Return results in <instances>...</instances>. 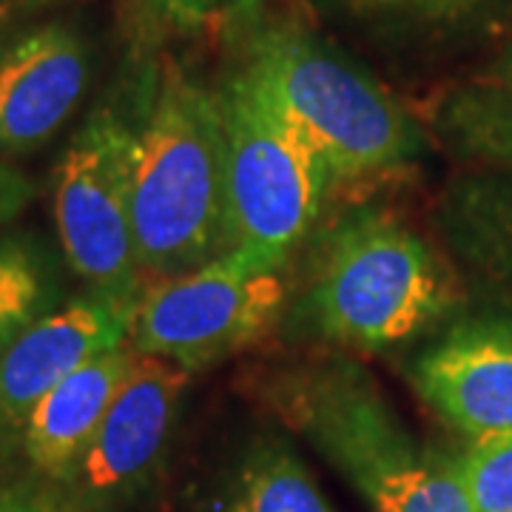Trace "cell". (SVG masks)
Wrapping results in <instances>:
<instances>
[{
    "mask_svg": "<svg viewBox=\"0 0 512 512\" xmlns=\"http://www.w3.org/2000/svg\"><path fill=\"white\" fill-rule=\"evenodd\" d=\"M456 288L424 239L384 211L342 220L316 256L302 316L350 350H387L450 311Z\"/></svg>",
    "mask_w": 512,
    "mask_h": 512,
    "instance_id": "3957f363",
    "label": "cell"
},
{
    "mask_svg": "<svg viewBox=\"0 0 512 512\" xmlns=\"http://www.w3.org/2000/svg\"><path fill=\"white\" fill-rule=\"evenodd\" d=\"M495 83H507L512 86V43L504 49V55L498 57V63L493 66Z\"/></svg>",
    "mask_w": 512,
    "mask_h": 512,
    "instance_id": "603a6c76",
    "label": "cell"
},
{
    "mask_svg": "<svg viewBox=\"0 0 512 512\" xmlns=\"http://www.w3.org/2000/svg\"><path fill=\"white\" fill-rule=\"evenodd\" d=\"M140 15L151 23L194 35L208 29L211 23H220V0H131Z\"/></svg>",
    "mask_w": 512,
    "mask_h": 512,
    "instance_id": "d6986e66",
    "label": "cell"
},
{
    "mask_svg": "<svg viewBox=\"0 0 512 512\" xmlns=\"http://www.w3.org/2000/svg\"><path fill=\"white\" fill-rule=\"evenodd\" d=\"M0 487H3V484H0Z\"/></svg>",
    "mask_w": 512,
    "mask_h": 512,
    "instance_id": "484cf974",
    "label": "cell"
},
{
    "mask_svg": "<svg viewBox=\"0 0 512 512\" xmlns=\"http://www.w3.org/2000/svg\"><path fill=\"white\" fill-rule=\"evenodd\" d=\"M0 49H3V43H0Z\"/></svg>",
    "mask_w": 512,
    "mask_h": 512,
    "instance_id": "d4e9b609",
    "label": "cell"
},
{
    "mask_svg": "<svg viewBox=\"0 0 512 512\" xmlns=\"http://www.w3.org/2000/svg\"><path fill=\"white\" fill-rule=\"evenodd\" d=\"M32 194H35V188L26 174H20L12 165L0 163V225L15 220L26 208V202L32 200Z\"/></svg>",
    "mask_w": 512,
    "mask_h": 512,
    "instance_id": "7402d4cb",
    "label": "cell"
},
{
    "mask_svg": "<svg viewBox=\"0 0 512 512\" xmlns=\"http://www.w3.org/2000/svg\"><path fill=\"white\" fill-rule=\"evenodd\" d=\"M274 6L276 0H220V23L231 37L251 43L265 29L279 26Z\"/></svg>",
    "mask_w": 512,
    "mask_h": 512,
    "instance_id": "44dd1931",
    "label": "cell"
},
{
    "mask_svg": "<svg viewBox=\"0 0 512 512\" xmlns=\"http://www.w3.org/2000/svg\"><path fill=\"white\" fill-rule=\"evenodd\" d=\"M456 461L473 512H512V430L478 436Z\"/></svg>",
    "mask_w": 512,
    "mask_h": 512,
    "instance_id": "e0dca14e",
    "label": "cell"
},
{
    "mask_svg": "<svg viewBox=\"0 0 512 512\" xmlns=\"http://www.w3.org/2000/svg\"><path fill=\"white\" fill-rule=\"evenodd\" d=\"M271 399L370 512H473L456 458L419 447L359 365L319 362L293 370L276 379Z\"/></svg>",
    "mask_w": 512,
    "mask_h": 512,
    "instance_id": "7a4b0ae2",
    "label": "cell"
},
{
    "mask_svg": "<svg viewBox=\"0 0 512 512\" xmlns=\"http://www.w3.org/2000/svg\"><path fill=\"white\" fill-rule=\"evenodd\" d=\"M89 86V52L72 26L46 23L0 49V154L43 146Z\"/></svg>",
    "mask_w": 512,
    "mask_h": 512,
    "instance_id": "8fae6325",
    "label": "cell"
},
{
    "mask_svg": "<svg viewBox=\"0 0 512 512\" xmlns=\"http://www.w3.org/2000/svg\"><path fill=\"white\" fill-rule=\"evenodd\" d=\"M23 3H29V6H49V3H57V0H23Z\"/></svg>",
    "mask_w": 512,
    "mask_h": 512,
    "instance_id": "cb8c5ba5",
    "label": "cell"
},
{
    "mask_svg": "<svg viewBox=\"0 0 512 512\" xmlns=\"http://www.w3.org/2000/svg\"><path fill=\"white\" fill-rule=\"evenodd\" d=\"M131 225L140 274L168 279L234 248L220 100L174 60L137 128Z\"/></svg>",
    "mask_w": 512,
    "mask_h": 512,
    "instance_id": "6da1fadb",
    "label": "cell"
},
{
    "mask_svg": "<svg viewBox=\"0 0 512 512\" xmlns=\"http://www.w3.org/2000/svg\"><path fill=\"white\" fill-rule=\"evenodd\" d=\"M439 225L473 274L512 293V168H481L447 185Z\"/></svg>",
    "mask_w": 512,
    "mask_h": 512,
    "instance_id": "4fadbf2b",
    "label": "cell"
},
{
    "mask_svg": "<svg viewBox=\"0 0 512 512\" xmlns=\"http://www.w3.org/2000/svg\"><path fill=\"white\" fill-rule=\"evenodd\" d=\"M137 128L97 109L74 134L55 174V225L72 271L92 291L140 296L131 225Z\"/></svg>",
    "mask_w": 512,
    "mask_h": 512,
    "instance_id": "52a82bcc",
    "label": "cell"
},
{
    "mask_svg": "<svg viewBox=\"0 0 512 512\" xmlns=\"http://www.w3.org/2000/svg\"><path fill=\"white\" fill-rule=\"evenodd\" d=\"M52 302L55 279L40 245L23 234L0 237V353L49 313Z\"/></svg>",
    "mask_w": 512,
    "mask_h": 512,
    "instance_id": "2e32d148",
    "label": "cell"
},
{
    "mask_svg": "<svg viewBox=\"0 0 512 512\" xmlns=\"http://www.w3.org/2000/svg\"><path fill=\"white\" fill-rule=\"evenodd\" d=\"M137 359L131 342L100 353L46 393L20 430L23 453L43 481L63 484L92 441Z\"/></svg>",
    "mask_w": 512,
    "mask_h": 512,
    "instance_id": "7c38bea8",
    "label": "cell"
},
{
    "mask_svg": "<svg viewBox=\"0 0 512 512\" xmlns=\"http://www.w3.org/2000/svg\"><path fill=\"white\" fill-rule=\"evenodd\" d=\"M222 512H333L302 458L265 439L248 450L228 484Z\"/></svg>",
    "mask_w": 512,
    "mask_h": 512,
    "instance_id": "5bb4252c",
    "label": "cell"
},
{
    "mask_svg": "<svg viewBox=\"0 0 512 512\" xmlns=\"http://www.w3.org/2000/svg\"><path fill=\"white\" fill-rule=\"evenodd\" d=\"M285 299L282 268L228 251L140 293L128 342L140 356L191 373L262 339Z\"/></svg>",
    "mask_w": 512,
    "mask_h": 512,
    "instance_id": "8992f818",
    "label": "cell"
},
{
    "mask_svg": "<svg viewBox=\"0 0 512 512\" xmlns=\"http://www.w3.org/2000/svg\"><path fill=\"white\" fill-rule=\"evenodd\" d=\"M137 299L92 291L23 330L0 353V436L23 430L37 402L74 370L128 342Z\"/></svg>",
    "mask_w": 512,
    "mask_h": 512,
    "instance_id": "30bf717a",
    "label": "cell"
},
{
    "mask_svg": "<svg viewBox=\"0 0 512 512\" xmlns=\"http://www.w3.org/2000/svg\"><path fill=\"white\" fill-rule=\"evenodd\" d=\"M450 151L481 168H512V86L490 83L456 92L439 111Z\"/></svg>",
    "mask_w": 512,
    "mask_h": 512,
    "instance_id": "9a60e30c",
    "label": "cell"
},
{
    "mask_svg": "<svg viewBox=\"0 0 512 512\" xmlns=\"http://www.w3.org/2000/svg\"><path fill=\"white\" fill-rule=\"evenodd\" d=\"M217 100L225 128L231 251L285 268L322 211L328 168L245 72Z\"/></svg>",
    "mask_w": 512,
    "mask_h": 512,
    "instance_id": "5b68a950",
    "label": "cell"
},
{
    "mask_svg": "<svg viewBox=\"0 0 512 512\" xmlns=\"http://www.w3.org/2000/svg\"><path fill=\"white\" fill-rule=\"evenodd\" d=\"M330 6L367 20H456L476 12L487 0H325Z\"/></svg>",
    "mask_w": 512,
    "mask_h": 512,
    "instance_id": "ac0fdd59",
    "label": "cell"
},
{
    "mask_svg": "<svg viewBox=\"0 0 512 512\" xmlns=\"http://www.w3.org/2000/svg\"><path fill=\"white\" fill-rule=\"evenodd\" d=\"M413 387L464 436L512 430V311L461 319L421 350Z\"/></svg>",
    "mask_w": 512,
    "mask_h": 512,
    "instance_id": "9c48e42d",
    "label": "cell"
},
{
    "mask_svg": "<svg viewBox=\"0 0 512 512\" xmlns=\"http://www.w3.org/2000/svg\"><path fill=\"white\" fill-rule=\"evenodd\" d=\"M185 382L183 367L137 353L92 441L60 484L80 510H106L154 473L177 419Z\"/></svg>",
    "mask_w": 512,
    "mask_h": 512,
    "instance_id": "ba28073f",
    "label": "cell"
},
{
    "mask_svg": "<svg viewBox=\"0 0 512 512\" xmlns=\"http://www.w3.org/2000/svg\"><path fill=\"white\" fill-rule=\"evenodd\" d=\"M0 512H83L52 481H15L0 487Z\"/></svg>",
    "mask_w": 512,
    "mask_h": 512,
    "instance_id": "ffe728a7",
    "label": "cell"
},
{
    "mask_svg": "<svg viewBox=\"0 0 512 512\" xmlns=\"http://www.w3.org/2000/svg\"><path fill=\"white\" fill-rule=\"evenodd\" d=\"M245 74L316 151L330 180H362L419 154V128L402 106L296 23L256 35Z\"/></svg>",
    "mask_w": 512,
    "mask_h": 512,
    "instance_id": "277c9868",
    "label": "cell"
}]
</instances>
